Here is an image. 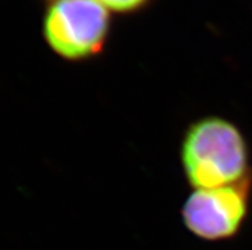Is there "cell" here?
I'll return each instance as SVG.
<instances>
[{
    "label": "cell",
    "instance_id": "1",
    "mask_svg": "<svg viewBox=\"0 0 252 250\" xmlns=\"http://www.w3.org/2000/svg\"><path fill=\"white\" fill-rule=\"evenodd\" d=\"M181 167L192 189L225 187L252 179L246 137L233 121L206 115L186 128L179 147Z\"/></svg>",
    "mask_w": 252,
    "mask_h": 250
},
{
    "label": "cell",
    "instance_id": "2",
    "mask_svg": "<svg viewBox=\"0 0 252 250\" xmlns=\"http://www.w3.org/2000/svg\"><path fill=\"white\" fill-rule=\"evenodd\" d=\"M42 32L49 49L64 61L94 60L108 46L110 10L95 0H50Z\"/></svg>",
    "mask_w": 252,
    "mask_h": 250
},
{
    "label": "cell",
    "instance_id": "3",
    "mask_svg": "<svg viewBox=\"0 0 252 250\" xmlns=\"http://www.w3.org/2000/svg\"><path fill=\"white\" fill-rule=\"evenodd\" d=\"M251 194L252 179L225 187L193 189L181 208L183 226L202 241L232 240L246 223Z\"/></svg>",
    "mask_w": 252,
    "mask_h": 250
},
{
    "label": "cell",
    "instance_id": "4",
    "mask_svg": "<svg viewBox=\"0 0 252 250\" xmlns=\"http://www.w3.org/2000/svg\"><path fill=\"white\" fill-rule=\"evenodd\" d=\"M108 10L121 14H133L146 9L153 0H95Z\"/></svg>",
    "mask_w": 252,
    "mask_h": 250
}]
</instances>
